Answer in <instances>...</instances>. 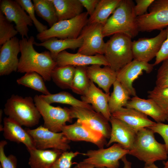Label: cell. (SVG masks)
Instances as JSON below:
<instances>
[{
	"instance_id": "obj_1",
	"label": "cell",
	"mask_w": 168,
	"mask_h": 168,
	"mask_svg": "<svg viewBox=\"0 0 168 168\" xmlns=\"http://www.w3.org/2000/svg\"><path fill=\"white\" fill-rule=\"evenodd\" d=\"M35 38L33 36L20 40L21 55L17 71L20 73L35 72L44 81H49L52 70L57 66L49 51L39 53L34 49Z\"/></svg>"
},
{
	"instance_id": "obj_2",
	"label": "cell",
	"mask_w": 168,
	"mask_h": 168,
	"mask_svg": "<svg viewBox=\"0 0 168 168\" xmlns=\"http://www.w3.org/2000/svg\"><path fill=\"white\" fill-rule=\"evenodd\" d=\"M135 4L132 0H121L119 5L103 26L104 37L117 33L125 34L132 39L139 31L134 11Z\"/></svg>"
},
{
	"instance_id": "obj_3",
	"label": "cell",
	"mask_w": 168,
	"mask_h": 168,
	"mask_svg": "<svg viewBox=\"0 0 168 168\" xmlns=\"http://www.w3.org/2000/svg\"><path fill=\"white\" fill-rule=\"evenodd\" d=\"M154 133L147 128L139 130L128 154L144 162L145 165H149L157 161L167 159L168 153L165 144L158 142Z\"/></svg>"
},
{
	"instance_id": "obj_4",
	"label": "cell",
	"mask_w": 168,
	"mask_h": 168,
	"mask_svg": "<svg viewBox=\"0 0 168 168\" xmlns=\"http://www.w3.org/2000/svg\"><path fill=\"white\" fill-rule=\"evenodd\" d=\"M3 111L8 117L21 126L27 127L37 125L41 117L34 99L31 96L23 97L12 95L7 100Z\"/></svg>"
},
{
	"instance_id": "obj_5",
	"label": "cell",
	"mask_w": 168,
	"mask_h": 168,
	"mask_svg": "<svg viewBox=\"0 0 168 168\" xmlns=\"http://www.w3.org/2000/svg\"><path fill=\"white\" fill-rule=\"evenodd\" d=\"M132 38L123 33L112 35L105 43L104 55L110 67L118 72L133 59Z\"/></svg>"
},
{
	"instance_id": "obj_6",
	"label": "cell",
	"mask_w": 168,
	"mask_h": 168,
	"mask_svg": "<svg viewBox=\"0 0 168 168\" xmlns=\"http://www.w3.org/2000/svg\"><path fill=\"white\" fill-rule=\"evenodd\" d=\"M88 15L86 12H84L72 19L58 21L49 28L38 33L36 35L37 39L43 42L53 38H77L88 24Z\"/></svg>"
},
{
	"instance_id": "obj_7",
	"label": "cell",
	"mask_w": 168,
	"mask_h": 168,
	"mask_svg": "<svg viewBox=\"0 0 168 168\" xmlns=\"http://www.w3.org/2000/svg\"><path fill=\"white\" fill-rule=\"evenodd\" d=\"M33 99L43 118V126L45 128L54 132H61L66 122H72L73 119L69 108L53 106L45 101L40 95H35Z\"/></svg>"
},
{
	"instance_id": "obj_8",
	"label": "cell",
	"mask_w": 168,
	"mask_h": 168,
	"mask_svg": "<svg viewBox=\"0 0 168 168\" xmlns=\"http://www.w3.org/2000/svg\"><path fill=\"white\" fill-rule=\"evenodd\" d=\"M129 152L118 143H114L106 148L90 150L82 153L87 156L82 161L93 165L96 168H118L119 160L128 154Z\"/></svg>"
},
{
	"instance_id": "obj_9",
	"label": "cell",
	"mask_w": 168,
	"mask_h": 168,
	"mask_svg": "<svg viewBox=\"0 0 168 168\" xmlns=\"http://www.w3.org/2000/svg\"><path fill=\"white\" fill-rule=\"evenodd\" d=\"M148 9V13L137 17L139 32L161 30L168 26V0H155Z\"/></svg>"
},
{
	"instance_id": "obj_10",
	"label": "cell",
	"mask_w": 168,
	"mask_h": 168,
	"mask_svg": "<svg viewBox=\"0 0 168 168\" xmlns=\"http://www.w3.org/2000/svg\"><path fill=\"white\" fill-rule=\"evenodd\" d=\"M26 130L32 137L37 149H55L65 152L70 148V141L62 132H54L42 125L35 129Z\"/></svg>"
},
{
	"instance_id": "obj_11",
	"label": "cell",
	"mask_w": 168,
	"mask_h": 168,
	"mask_svg": "<svg viewBox=\"0 0 168 168\" xmlns=\"http://www.w3.org/2000/svg\"><path fill=\"white\" fill-rule=\"evenodd\" d=\"M103 25L99 23L87 24L80 35L83 39L81 46L77 53L93 56L104 55L105 43L102 32Z\"/></svg>"
},
{
	"instance_id": "obj_12",
	"label": "cell",
	"mask_w": 168,
	"mask_h": 168,
	"mask_svg": "<svg viewBox=\"0 0 168 168\" xmlns=\"http://www.w3.org/2000/svg\"><path fill=\"white\" fill-rule=\"evenodd\" d=\"M62 132L70 141L90 142L99 148H104L107 143L106 138L101 133L94 130L79 119H77L72 124L64 126Z\"/></svg>"
},
{
	"instance_id": "obj_13",
	"label": "cell",
	"mask_w": 168,
	"mask_h": 168,
	"mask_svg": "<svg viewBox=\"0 0 168 168\" xmlns=\"http://www.w3.org/2000/svg\"><path fill=\"white\" fill-rule=\"evenodd\" d=\"M0 11L10 22H14L15 28L21 37L28 39V26H32L33 22L29 16L16 1H0Z\"/></svg>"
},
{
	"instance_id": "obj_14",
	"label": "cell",
	"mask_w": 168,
	"mask_h": 168,
	"mask_svg": "<svg viewBox=\"0 0 168 168\" xmlns=\"http://www.w3.org/2000/svg\"><path fill=\"white\" fill-rule=\"evenodd\" d=\"M166 36V29H163L154 37L141 38L132 41L133 59L149 63L156 57Z\"/></svg>"
},
{
	"instance_id": "obj_15",
	"label": "cell",
	"mask_w": 168,
	"mask_h": 168,
	"mask_svg": "<svg viewBox=\"0 0 168 168\" xmlns=\"http://www.w3.org/2000/svg\"><path fill=\"white\" fill-rule=\"evenodd\" d=\"M154 64L133 59L117 72V80L128 91L130 95L136 96V92L133 84V82L141 75L144 71L147 73L152 71Z\"/></svg>"
},
{
	"instance_id": "obj_16",
	"label": "cell",
	"mask_w": 168,
	"mask_h": 168,
	"mask_svg": "<svg viewBox=\"0 0 168 168\" xmlns=\"http://www.w3.org/2000/svg\"><path fill=\"white\" fill-rule=\"evenodd\" d=\"M72 119H79L94 130L101 133L106 138H110L111 128L109 121L103 115L92 109L71 107L70 108Z\"/></svg>"
},
{
	"instance_id": "obj_17",
	"label": "cell",
	"mask_w": 168,
	"mask_h": 168,
	"mask_svg": "<svg viewBox=\"0 0 168 168\" xmlns=\"http://www.w3.org/2000/svg\"><path fill=\"white\" fill-rule=\"evenodd\" d=\"M20 40L15 36L2 45L0 49V75H7L17 71L20 52Z\"/></svg>"
},
{
	"instance_id": "obj_18",
	"label": "cell",
	"mask_w": 168,
	"mask_h": 168,
	"mask_svg": "<svg viewBox=\"0 0 168 168\" xmlns=\"http://www.w3.org/2000/svg\"><path fill=\"white\" fill-rule=\"evenodd\" d=\"M109 122L111 125V132L106 146L117 142L124 148L129 150L134 142L137 132L124 121L112 116Z\"/></svg>"
},
{
	"instance_id": "obj_19",
	"label": "cell",
	"mask_w": 168,
	"mask_h": 168,
	"mask_svg": "<svg viewBox=\"0 0 168 168\" xmlns=\"http://www.w3.org/2000/svg\"><path fill=\"white\" fill-rule=\"evenodd\" d=\"M55 61L57 66H58L71 65L76 67L87 66L95 64L109 66L104 55L89 56L78 53H71L66 50L60 53Z\"/></svg>"
},
{
	"instance_id": "obj_20",
	"label": "cell",
	"mask_w": 168,
	"mask_h": 168,
	"mask_svg": "<svg viewBox=\"0 0 168 168\" xmlns=\"http://www.w3.org/2000/svg\"><path fill=\"white\" fill-rule=\"evenodd\" d=\"M110 96V93L103 92L91 81L88 89L81 96V98L85 103L91 104L93 110L101 114L109 121L112 116L108 105Z\"/></svg>"
},
{
	"instance_id": "obj_21",
	"label": "cell",
	"mask_w": 168,
	"mask_h": 168,
	"mask_svg": "<svg viewBox=\"0 0 168 168\" xmlns=\"http://www.w3.org/2000/svg\"><path fill=\"white\" fill-rule=\"evenodd\" d=\"M3 121V135L6 139L17 143H23L28 151L36 148L32 137L22 126L8 117H5Z\"/></svg>"
},
{
	"instance_id": "obj_22",
	"label": "cell",
	"mask_w": 168,
	"mask_h": 168,
	"mask_svg": "<svg viewBox=\"0 0 168 168\" xmlns=\"http://www.w3.org/2000/svg\"><path fill=\"white\" fill-rule=\"evenodd\" d=\"M126 107L136 109L149 116L156 123L165 122L168 118V115L151 99H142L137 96H133L129 100Z\"/></svg>"
},
{
	"instance_id": "obj_23",
	"label": "cell",
	"mask_w": 168,
	"mask_h": 168,
	"mask_svg": "<svg viewBox=\"0 0 168 168\" xmlns=\"http://www.w3.org/2000/svg\"><path fill=\"white\" fill-rule=\"evenodd\" d=\"M95 64L86 67V71L90 80L96 83L106 93H110L111 86L117 80V72L109 66L101 67Z\"/></svg>"
},
{
	"instance_id": "obj_24",
	"label": "cell",
	"mask_w": 168,
	"mask_h": 168,
	"mask_svg": "<svg viewBox=\"0 0 168 168\" xmlns=\"http://www.w3.org/2000/svg\"><path fill=\"white\" fill-rule=\"evenodd\" d=\"M112 116L128 124L137 132L139 130L154 125L156 122L136 109L122 107L112 114Z\"/></svg>"
},
{
	"instance_id": "obj_25",
	"label": "cell",
	"mask_w": 168,
	"mask_h": 168,
	"mask_svg": "<svg viewBox=\"0 0 168 168\" xmlns=\"http://www.w3.org/2000/svg\"><path fill=\"white\" fill-rule=\"evenodd\" d=\"M30 154L28 164L31 168H51L63 152L55 149L28 150Z\"/></svg>"
},
{
	"instance_id": "obj_26",
	"label": "cell",
	"mask_w": 168,
	"mask_h": 168,
	"mask_svg": "<svg viewBox=\"0 0 168 168\" xmlns=\"http://www.w3.org/2000/svg\"><path fill=\"white\" fill-rule=\"evenodd\" d=\"M82 38L80 35L76 39H58L53 38L41 43L35 41L34 44L43 47L48 49L55 60L60 53L67 49H74L79 48L82 45Z\"/></svg>"
},
{
	"instance_id": "obj_27",
	"label": "cell",
	"mask_w": 168,
	"mask_h": 168,
	"mask_svg": "<svg viewBox=\"0 0 168 168\" xmlns=\"http://www.w3.org/2000/svg\"><path fill=\"white\" fill-rule=\"evenodd\" d=\"M58 21L72 19L83 12V7L79 0H52Z\"/></svg>"
},
{
	"instance_id": "obj_28",
	"label": "cell",
	"mask_w": 168,
	"mask_h": 168,
	"mask_svg": "<svg viewBox=\"0 0 168 168\" xmlns=\"http://www.w3.org/2000/svg\"><path fill=\"white\" fill-rule=\"evenodd\" d=\"M121 1L100 0L94 12L89 18L88 23H99L104 25Z\"/></svg>"
},
{
	"instance_id": "obj_29",
	"label": "cell",
	"mask_w": 168,
	"mask_h": 168,
	"mask_svg": "<svg viewBox=\"0 0 168 168\" xmlns=\"http://www.w3.org/2000/svg\"><path fill=\"white\" fill-rule=\"evenodd\" d=\"M113 85V91L110 95L108 102L109 107L111 114L126 106L131 99L128 92L117 80Z\"/></svg>"
},
{
	"instance_id": "obj_30",
	"label": "cell",
	"mask_w": 168,
	"mask_h": 168,
	"mask_svg": "<svg viewBox=\"0 0 168 168\" xmlns=\"http://www.w3.org/2000/svg\"><path fill=\"white\" fill-rule=\"evenodd\" d=\"M75 70V67L71 65L57 66L51 72V79L60 88L70 89Z\"/></svg>"
},
{
	"instance_id": "obj_31",
	"label": "cell",
	"mask_w": 168,
	"mask_h": 168,
	"mask_svg": "<svg viewBox=\"0 0 168 168\" xmlns=\"http://www.w3.org/2000/svg\"><path fill=\"white\" fill-rule=\"evenodd\" d=\"M40 96L49 104L58 103L70 105L72 107L93 109L91 105L74 97L70 93L64 91L49 95H41Z\"/></svg>"
},
{
	"instance_id": "obj_32",
	"label": "cell",
	"mask_w": 168,
	"mask_h": 168,
	"mask_svg": "<svg viewBox=\"0 0 168 168\" xmlns=\"http://www.w3.org/2000/svg\"><path fill=\"white\" fill-rule=\"evenodd\" d=\"M33 2L37 14L46 21L50 27L58 21L52 0H33Z\"/></svg>"
},
{
	"instance_id": "obj_33",
	"label": "cell",
	"mask_w": 168,
	"mask_h": 168,
	"mask_svg": "<svg viewBox=\"0 0 168 168\" xmlns=\"http://www.w3.org/2000/svg\"><path fill=\"white\" fill-rule=\"evenodd\" d=\"M43 77L35 72L26 73L25 75L16 80L19 85L24 86L40 92L44 95L51 93L46 87Z\"/></svg>"
},
{
	"instance_id": "obj_34",
	"label": "cell",
	"mask_w": 168,
	"mask_h": 168,
	"mask_svg": "<svg viewBox=\"0 0 168 168\" xmlns=\"http://www.w3.org/2000/svg\"><path fill=\"white\" fill-rule=\"evenodd\" d=\"M86 67H75V73L70 87L72 92L81 96L87 91L91 82L87 74Z\"/></svg>"
},
{
	"instance_id": "obj_35",
	"label": "cell",
	"mask_w": 168,
	"mask_h": 168,
	"mask_svg": "<svg viewBox=\"0 0 168 168\" xmlns=\"http://www.w3.org/2000/svg\"><path fill=\"white\" fill-rule=\"evenodd\" d=\"M12 22L9 21L0 11V45L16 36L18 33Z\"/></svg>"
},
{
	"instance_id": "obj_36",
	"label": "cell",
	"mask_w": 168,
	"mask_h": 168,
	"mask_svg": "<svg viewBox=\"0 0 168 168\" xmlns=\"http://www.w3.org/2000/svg\"><path fill=\"white\" fill-rule=\"evenodd\" d=\"M148 97L155 101L168 115V87L161 88L155 86L148 91Z\"/></svg>"
},
{
	"instance_id": "obj_37",
	"label": "cell",
	"mask_w": 168,
	"mask_h": 168,
	"mask_svg": "<svg viewBox=\"0 0 168 168\" xmlns=\"http://www.w3.org/2000/svg\"><path fill=\"white\" fill-rule=\"evenodd\" d=\"M21 7L28 14L39 33L48 29L47 26L43 24L36 18L33 3L30 0H16Z\"/></svg>"
},
{
	"instance_id": "obj_38",
	"label": "cell",
	"mask_w": 168,
	"mask_h": 168,
	"mask_svg": "<svg viewBox=\"0 0 168 168\" xmlns=\"http://www.w3.org/2000/svg\"><path fill=\"white\" fill-rule=\"evenodd\" d=\"M80 154L82 153L78 151L63 152L51 168H71L74 164L72 159Z\"/></svg>"
},
{
	"instance_id": "obj_39",
	"label": "cell",
	"mask_w": 168,
	"mask_h": 168,
	"mask_svg": "<svg viewBox=\"0 0 168 168\" xmlns=\"http://www.w3.org/2000/svg\"><path fill=\"white\" fill-rule=\"evenodd\" d=\"M7 142L5 140H2L0 142V168H16L17 159L16 157L12 154L6 156L4 148Z\"/></svg>"
},
{
	"instance_id": "obj_40",
	"label": "cell",
	"mask_w": 168,
	"mask_h": 168,
	"mask_svg": "<svg viewBox=\"0 0 168 168\" xmlns=\"http://www.w3.org/2000/svg\"><path fill=\"white\" fill-rule=\"evenodd\" d=\"M156 85L159 88L168 87V58L162 62L157 71Z\"/></svg>"
},
{
	"instance_id": "obj_41",
	"label": "cell",
	"mask_w": 168,
	"mask_h": 168,
	"mask_svg": "<svg viewBox=\"0 0 168 168\" xmlns=\"http://www.w3.org/2000/svg\"><path fill=\"white\" fill-rule=\"evenodd\" d=\"M155 133H157L162 138L168 153V124L156 123L154 125L147 127Z\"/></svg>"
},
{
	"instance_id": "obj_42",
	"label": "cell",
	"mask_w": 168,
	"mask_h": 168,
	"mask_svg": "<svg viewBox=\"0 0 168 168\" xmlns=\"http://www.w3.org/2000/svg\"><path fill=\"white\" fill-rule=\"evenodd\" d=\"M166 30L167 34L166 38L156 57L155 61L153 63L154 66L168 58V26L166 27Z\"/></svg>"
},
{
	"instance_id": "obj_43",
	"label": "cell",
	"mask_w": 168,
	"mask_h": 168,
	"mask_svg": "<svg viewBox=\"0 0 168 168\" xmlns=\"http://www.w3.org/2000/svg\"><path fill=\"white\" fill-rule=\"evenodd\" d=\"M155 0H136V5L134 7V11L136 16L143 15Z\"/></svg>"
},
{
	"instance_id": "obj_44",
	"label": "cell",
	"mask_w": 168,
	"mask_h": 168,
	"mask_svg": "<svg viewBox=\"0 0 168 168\" xmlns=\"http://www.w3.org/2000/svg\"><path fill=\"white\" fill-rule=\"evenodd\" d=\"M83 7L86 10L88 15L91 16L94 12L100 0H79Z\"/></svg>"
},
{
	"instance_id": "obj_45",
	"label": "cell",
	"mask_w": 168,
	"mask_h": 168,
	"mask_svg": "<svg viewBox=\"0 0 168 168\" xmlns=\"http://www.w3.org/2000/svg\"><path fill=\"white\" fill-rule=\"evenodd\" d=\"M94 166L91 164L81 161L76 163V166L73 168H94Z\"/></svg>"
},
{
	"instance_id": "obj_46",
	"label": "cell",
	"mask_w": 168,
	"mask_h": 168,
	"mask_svg": "<svg viewBox=\"0 0 168 168\" xmlns=\"http://www.w3.org/2000/svg\"><path fill=\"white\" fill-rule=\"evenodd\" d=\"M121 160L124 164L123 168H132V163L127 160L126 157V155L124 156Z\"/></svg>"
},
{
	"instance_id": "obj_47",
	"label": "cell",
	"mask_w": 168,
	"mask_h": 168,
	"mask_svg": "<svg viewBox=\"0 0 168 168\" xmlns=\"http://www.w3.org/2000/svg\"><path fill=\"white\" fill-rule=\"evenodd\" d=\"M143 168H159L154 163L149 165H145Z\"/></svg>"
},
{
	"instance_id": "obj_48",
	"label": "cell",
	"mask_w": 168,
	"mask_h": 168,
	"mask_svg": "<svg viewBox=\"0 0 168 168\" xmlns=\"http://www.w3.org/2000/svg\"><path fill=\"white\" fill-rule=\"evenodd\" d=\"M163 164L164 165L163 168H168V160L166 162L163 161Z\"/></svg>"
},
{
	"instance_id": "obj_49",
	"label": "cell",
	"mask_w": 168,
	"mask_h": 168,
	"mask_svg": "<svg viewBox=\"0 0 168 168\" xmlns=\"http://www.w3.org/2000/svg\"><path fill=\"white\" fill-rule=\"evenodd\" d=\"M166 121H168V119H167V120H166Z\"/></svg>"
},
{
	"instance_id": "obj_50",
	"label": "cell",
	"mask_w": 168,
	"mask_h": 168,
	"mask_svg": "<svg viewBox=\"0 0 168 168\" xmlns=\"http://www.w3.org/2000/svg\"><path fill=\"white\" fill-rule=\"evenodd\" d=\"M102 168H105V167H103Z\"/></svg>"
}]
</instances>
